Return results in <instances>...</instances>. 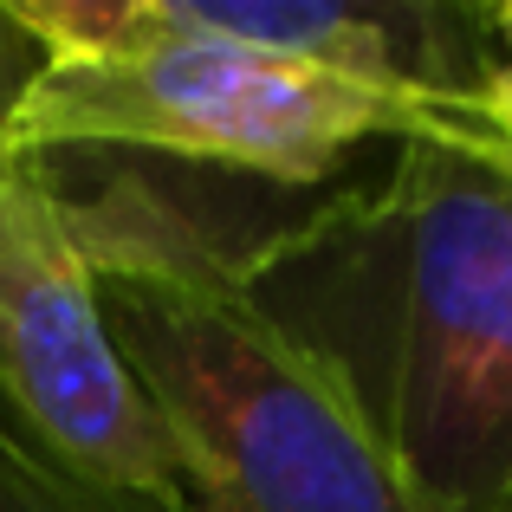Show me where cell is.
Instances as JSON below:
<instances>
[{
    "label": "cell",
    "mask_w": 512,
    "mask_h": 512,
    "mask_svg": "<svg viewBox=\"0 0 512 512\" xmlns=\"http://www.w3.org/2000/svg\"><path fill=\"white\" fill-rule=\"evenodd\" d=\"M363 409L435 512L512 506V163L396 143L247 292Z\"/></svg>",
    "instance_id": "cell-1"
},
{
    "label": "cell",
    "mask_w": 512,
    "mask_h": 512,
    "mask_svg": "<svg viewBox=\"0 0 512 512\" xmlns=\"http://www.w3.org/2000/svg\"><path fill=\"white\" fill-rule=\"evenodd\" d=\"M13 13L46 46V72L13 111L0 163L117 150L318 188L363 143L500 156L487 124L454 104L182 33L163 20V0H13Z\"/></svg>",
    "instance_id": "cell-2"
},
{
    "label": "cell",
    "mask_w": 512,
    "mask_h": 512,
    "mask_svg": "<svg viewBox=\"0 0 512 512\" xmlns=\"http://www.w3.org/2000/svg\"><path fill=\"white\" fill-rule=\"evenodd\" d=\"M98 299L182 448L175 512H435L344 383L247 292L98 279Z\"/></svg>",
    "instance_id": "cell-3"
},
{
    "label": "cell",
    "mask_w": 512,
    "mask_h": 512,
    "mask_svg": "<svg viewBox=\"0 0 512 512\" xmlns=\"http://www.w3.org/2000/svg\"><path fill=\"white\" fill-rule=\"evenodd\" d=\"M0 422L111 506L175 512L188 493L182 448L117 350L98 273L33 163H0Z\"/></svg>",
    "instance_id": "cell-4"
},
{
    "label": "cell",
    "mask_w": 512,
    "mask_h": 512,
    "mask_svg": "<svg viewBox=\"0 0 512 512\" xmlns=\"http://www.w3.org/2000/svg\"><path fill=\"white\" fill-rule=\"evenodd\" d=\"M0 512H130V506H111L98 493L72 487L65 474H52L7 422H0Z\"/></svg>",
    "instance_id": "cell-5"
},
{
    "label": "cell",
    "mask_w": 512,
    "mask_h": 512,
    "mask_svg": "<svg viewBox=\"0 0 512 512\" xmlns=\"http://www.w3.org/2000/svg\"><path fill=\"white\" fill-rule=\"evenodd\" d=\"M39 72H46V46L26 33V20L13 13V0H0V150H7L13 111H20L26 91L39 85Z\"/></svg>",
    "instance_id": "cell-6"
},
{
    "label": "cell",
    "mask_w": 512,
    "mask_h": 512,
    "mask_svg": "<svg viewBox=\"0 0 512 512\" xmlns=\"http://www.w3.org/2000/svg\"><path fill=\"white\" fill-rule=\"evenodd\" d=\"M487 26H493V65H487V85H480L474 117L487 124V137L500 143V156L512 163V0H493Z\"/></svg>",
    "instance_id": "cell-7"
},
{
    "label": "cell",
    "mask_w": 512,
    "mask_h": 512,
    "mask_svg": "<svg viewBox=\"0 0 512 512\" xmlns=\"http://www.w3.org/2000/svg\"><path fill=\"white\" fill-rule=\"evenodd\" d=\"M506 512H512V506H506Z\"/></svg>",
    "instance_id": "cell-8"
}]
</instances>
